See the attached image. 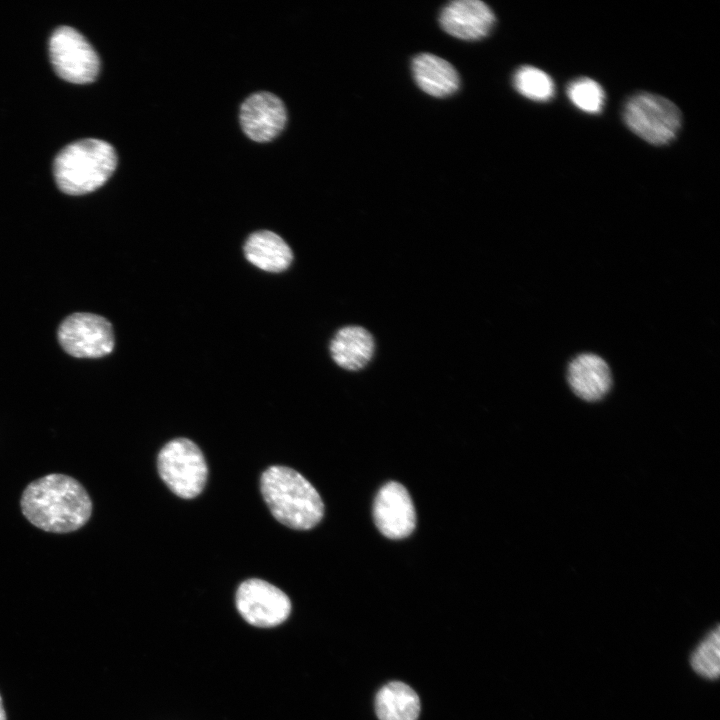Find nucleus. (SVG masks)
Wrapping results in <instances>:
<instances>
[{
    "instance_id": "16",
    "label": "nucleus",
    "mask_w": 720,
    "mask_h": 720,
    "mask_svg": "<svg viewBox=\"0 0 720 720\" xmlns=\"http://www.w3.org/2000/svg\"><path fill=\"white\" fill-rule=\"evenodd\" d=\"M375 710L379 720H417L420 699L407 684L392 681L377 692Z\"/></svg>"
},
{
    "instance_id": "7",
    "label": "nucleus",
    "mask_w": 720,
    "mask_h": 720,
    "mask_svg": "<svg viewBox=\"0 0 720 720\" xmlns=\"http://www.w3.org/2000/svg\"><path fill=\"white\" fill-rule=\"evenodd\" d=\"M57 338L63 350L76 358H101L114 349L111 323L88 312L67 316L58 327Z\"/></svg>"
},
{
    "instance_id": "3",
    "label": "nucleus",
    "mask_w": 720,
    "mask_h": 720,
    "mask_svg": "<svg viewBox=\"0 0 720 720\" xmlns=\"http://www.w3.org/2000/svg\"><path fill=\"white\" fill-rule=\"evenodd\" d=\"M116 166L117 154L111 144L86 138L59 151L53 163V174L63 193L83 195L104 185Z\"/></svg>"
},
{
    "instance_id": "13",
    "label": "nucleus",
    "mask_w": 720,
    "mask_h": 720,
    "mask_svg": "<svg viewBox=\"0 0 720 720\" xmlns=\"http://www.w3.org/2000/svg\"><path fill=\"white\" fill-rule=\"evenodd\" d=\"M412 73L417 85L434 97L453 94L460 79L456 69L439 56L422 53L413 58Z\"/></svg>"
},
{
    "instance_id": "9",
    "label": "nucleus",
    "mask_w": 720,
    "mask_h": 720,
    "mask_svg": "<svg viewBox=\"0 0 720 720\" xmlns=\"http://www.w3.org/2000/svg\"><path fill=\"white\" fill-rule=\"evenodd\" d=\"M373 517L377 528L387 538L409 536L416 526V512L407 489L393 481L382 486L374 500Z\"/></svg>"
},
{
    "instance_id": "4",
    "label": "nucleus",
    "mask_w": 720,
    "mask_h": 720,
    "mask_svg": "<svg viewBox=\"0 0 720 720\" xmlns=\"http://www.w3.org/2000/svg\"><path fill=\"white\" fill-rule=\"evenodd\" d=\"M157 467L164 483L181 498H195L206 485L208 467L204 455L187 438H176L165 444L159 452Z\"/></svg>"
},
{
    "instance_id": "18",
    "label": "nucleus",
    "mask_w": 720,
    "mask_h": 720,
    "mask_svg": "<svg viewBox=\"0 0 720 720\" xmlns=\"http://www.w3.org/2000/svg\"><path fill=\"white\" fill-rule=\"evenodd\" d=\"M692 668L701 676L716 679L720 673V630L716 627L691 656Z\"/></svg>"
},
{
    "instance_id": "11",
    "label": "nucleus",
    "mask_w": 720,
    "mask_h": 720,
    "mask_svg": "<svg viewBox=\"0 0 720 720\" xmlns=\"http://www.w3.org/2000/svg\"><path fill=\"white\" fill-rule=\"evenodd\" d=\"M439 20L448 34L463 40H478L489 34L495 15L482 1L457 0L443 8Z\"/></svg>"
},
{
    "instance_id": "1",
    "label": "nucleus",
    "mask_w": 720,
    "mask_h": 720,
    "mask_svg": "<svg viewBox=\"0 0 720 720\" xmlns=\"http://www.w3.org/2000/svg\"><path fill=\"white\" fill-rule=\"evenodd\" d=\"M20 505L30 523L52 533L78 530L92 513L85 488L76 479L59 473L31 482L23 491Z\"/></svg>"
},
{
    "instance_id": "14",
    "label": "nucleus",
    "mask_w": 720,
    "mask_h": 720,
    "mask_svg": "<svg viewBox=\"0 0 720 720\" xmlns=\"http://www.w3.org/2000/svg\"><path fill=\"white\" fill-rule=\"evenodd\" d=\"M244 254L250 263L267 272L284 271L293 260L288 244L279 235L267 230L255 232L248 237Z\"/></svg>"
},
{
    "instance_id": "15",
    "label": "nucleus",
    "mask_w": 720,
    "mask_h": 720,
    "mask_svg": "<svg viewBox=\"0 0 720 720\" xmlns=\"http://www.w3.org/2000/svg\"><path fill=\"white\" fill-rule=\"evenodd\" d=\"M374 340L370 332L359 326L340 329L330 344V352L337 365L348 370L363 368L374 353Z\"/></svg>"
},
{
    "instance_id": "12",
    "label": "nucleus",
    "mask_w": 720,
    "mask_h": 720,
    "mask_svg": "<svg viewBox=\"0 0 720 720\" xmlns=\"http://www.w3.org/2000/svg\"><path fill=\"white\" fill-rule=\"evenodd\" d=\"M567 379L573 392L586 401L602 399L611 386L607 363L591 353L581 354L571 361Z\"/></svg>"
},
{
    "instance_id": "20",
    "label": "nucleus",
    "mask_w": 720,
    "mask_h": 720,
    "mask_svg": "<svg viewBox=\"0 0 720 720\" xmlns=\"http://www.w3.org/2000/svg\"><path fill=\"white\" fill-rule=\"evenodd\" d=\"M0 720H6V714L2 704V698L0 696Z\"/></svg>"
},
{
    "instance_id": "5",
    "label": "nucleus",
    "mask_w": 720,
    "mask_h": 720,
    "mask_svg": "<svg viewBox=\"0 0 720 720\" xmlns=\"http://www.w3.org/2000/svg\"><path fill=\"white\" fill-rule=\"evenodd\" d=\"M623 117L628 128L653 145L670 143L681 127V113L668 99L638 93L625 104Z\"/></svg>"
},
{
    "instance_id": "2",
    "label": "nucleus",
    "mask_w": 720,
    "mask_h": 720,
    "mask_svg": "<svg viewBox=\"0 0 720 720\" xmlns=\"http://www.w3.org/2000/svg\"><path fill=\"white\" fill-rule=\"evenodd\" d=\"M260 489L271 514L289 528L309 530L323 517L321 496L304 476L292 468L270 466L261 475Z\"/></svg>"
},
{
    "instance_id": "6",
    "label": "nucleus",
    "mask_w": 720,
    "mask_h": 720,
    "mask_svg": "<svg viewBox=\"0 0 720 720\" xmlns=\"http://www.w3.org/2000/svg\"><path fill=\"white\" fill-rule=\"evenodd\" d=\"M49 55L57 75L71 83L93 82L100 70V59L93 46L70 26H59L52 32Z\"/></svg>"
},
{
    "instance_id": "19",
    "label": "nucleus",
    "mask_w": 720,
    "mask_h": 720,
    "mask_svg": "<svg viewBox=\"0 0 720 720\" xmlns=\"http://www.w3.org/2000/svg\"><path fill=\"white\" fill-rule=\"evenodd\" d=\"M569 100L583 112L596 114L605 105V92L593 79L582 77L572 81L567 87Z\"/></svg>"
},
{
    "instance_id": "17",
    "label": "nucleus",
    "mask_w": 720,
    "mask_h": 720,
    "mask_svg": "<svg viewBox=\"0 0 720 720\" xmlns=\"http://www.w3.org/2000/svg\"><path fill=\"white\" fill-rule=\"evenodd\" d=\"M513 85L522 96L533 101H549L555 94L552 78L533 66L520 67L513 76Z\"/></svg>"
},
{
    "instance_id": "10",
    "label": "nucleus",
    "mask_w": 720,
    "mask_h": 720,
    "mask_svg": "<svg viewBox=\"0 0 720 720\" xmlns=\"http://www.w3.org/2000/svg\"><path fill=\"white\" fill-rule=\"evenodd\" d=\"M287 120L283 102L269 92L250 95L241 105L240 123L244 133L257 142L275 138Z\"/></svg>"
},
{
    "instance_id": "8",
    "label": "nucleus",
    "mask_w": 720,
    "mask_h": 720,
    "mask_svg": "<svg viewBox=\"0 0 720 720\" xmlns=\"http://www.w3.org/2000/svg\"><path fill=\"white\" fill-rule=\"evenodd\" d=\"M235 603L246 622L261 628L283 623L291 611L290 599L282 590L256 578L245 580L239 585Z\"/></svg>"
}]
</instances>
